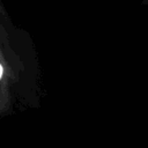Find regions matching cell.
I'll use <instances>...</instances> for the list:
<instances>
[{
    "instance_id": "6da1fadb",
    "label": "cell",
    "mask_w": 148,
    "mask_h": 148,
    "mask_svg": "<svg viewBox=\"0 0 148 148\" xmlns=\"http://www.w3.org/2000/svg\"><path fill=\"white\" fill-rule=\"evenodd\" d=\"M9 21L2 9H0V62L5 66L9 79L14 82L20 79L24 71V65L10 32Z\"/></svg>"
},
{
    "instance_id": "7a4b0ae2",
    "label": "cell",
    "mask_w": 148,
    "mask_h": 148,
    "mask_svg": "<svg viewBox=\"0 0 148 148\" xmlns=\"http://www.w3.org/2000/svg\"><path fill=\"white\" fill-rule=\"evenodd\" d=\"M12 82L13 81L9 79L5 66L0 62V103L1 104H3L8 97L9 83H12Z\"/></svg>"
}]
</instances>
